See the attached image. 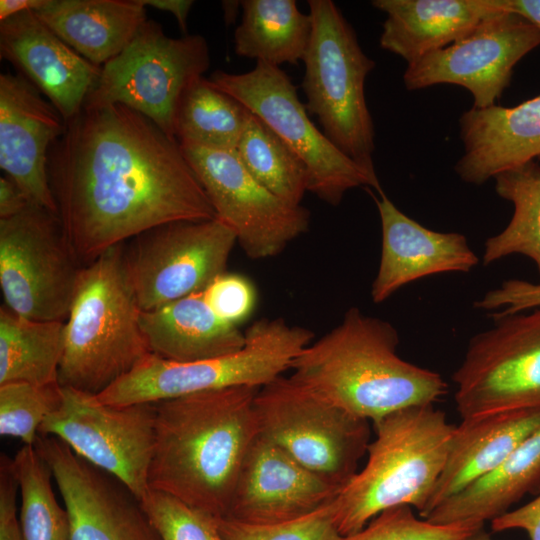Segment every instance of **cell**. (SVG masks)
I'll return each instance as SVG.
<instances>
[{
  "instance_id": "obj_1",
  "label": "cell",
  "mask_w": 540,
  "mask_h": 540,
  "mask_svg": "<svg viewBox=\"0 0 540 540\" xmlns=\"http://www.w3.org/2000/svg\"><path fill=\"white\" fill-rule=\"evenodd\" d=\"M65 238L81 266L154 227L216 218L179 142L121 104L82 111L49 152Z\"/></svg>"
},
{
  "instance_id": "obj_2",
  "label": "cell",
  "mask_w": 540,
  "mask_h": 540,
  "mask_svg": "<svg viewBox=\"0 0 540 540\" xmlns=\"http://www.w3.org/2000/svg\"><path fill=\"white\" fill-rule=\"evenodd\" d=\"M259 389H214L156 402L149 488L227 517L244 458L259 435Z\"/></svg>"
},
{
  "instance_id": "obj_3",
  "label": "cell",
  "mask_w": 540,
  "mask_h": 540,
  "mask_svg": "<svg viewBox=\"0 0 540 540\" xmlns=\"http://www.w3.org/2000/svg\"><path fill=\"white\" fill-rule=\"evenodd\" d=\"M398 345L392 324L352 307L294 359L290 377L372 423L404 408L433 405L446 395L448 384L439 373L402 359Z\"/></svg>"
},
{
  "instance_id": "obj_4",
  "label": "cell",
  "mask_w": 540,
  "mask_h": 540,
  "mask_svg": "<svg viewBox=\"0 0 540 540\" xmlns=\"http://www.w3.org/2000/svg\"><path fill=\"white\" fill-rule=\"evenodd\" d=\"M373 426L376 438L368 445L364 468L332 502L334 521L343 537L397 506L414 507L424 518L455 429L433 405L395 411Z\"/></svg>"
},
{
  "instance_id": "obj_5",
  "label": "cell",
  "mask_w": 540,
  "mask_h": 540,
  "mask_svg": "<svg viewBox=\"0 0 540 540\" xmlns=\"http://www.w3.org/2000/svg\"><path fill=\"white\" fill-rule=\"evenodd\" d=\"M123 244L83 267L64 328L58 383L98 395L152 352Z\"/></svg>"
},
{
  "instance_id": "obj_6",
  "label": "cell",
  "mask_w": 540,
  "mask_h": 540,
  "mask_svg": "<svg viewBox=\"0 0 540 540\" xmlns=\"http://www.w3.org/2000/svg\"><path fill=\"white\" fill-rule=\"evenodd\" d=\"M312 32L303 62L306 109L326 137L372 176L375 130L365 97V81L375 62L331 0H309Z\"/></svg>"
},
{
  "instance_id": "obj_7",
  "label": "cell",
  "mask_w": 540,
  "mask_h": 540,
  "mask_svg": "<svg viewBox=\"0 0 540 540\" xmlns=\"http://www.w3.org/2000/svg\"><path fill=\"white\" fill-rule=\"evenodd\" d=\"M313 338L309 329L282 318L258 320L247 328L245 344L236 352L194 362L169 361L151 353L97 397L124 406L214 389L261 388L290 369Z\"/></svg>"
},
{
  "instance_id": "obj_8",
  "label": "cell",
  "mask_w": 540,
  "mask_h": 540,
  "mask_svg": "<svg viewBox=\"0 0 540 540\" xmlns=\"http://www.w3.org/2000/svg\"><path fill=\"white\" fill-rule=\"evenodd\" d=\"M254 408L260 434L326 482L341 490L358 472L370 421L283 375L258 390Z\"/></svg>"
},
{
  "instance_id": "obj_9",
  "label": "cell",
  "mask_w": 540,
  "mask_h": 540,
  "mask_svg": "<svg viewBox=\"0 0 540 540\" xmlns=\"http://www.w3.org/2000/svg\"><path fill=\"white\" fill-rule=\"evenodd\" d=\"M209 66V48L202 35L172 38L160 24L146 20L130 43L101 66L83 108L121 104L175 138L180 100Z\"/></svg>"
},
{
  "instance_id": "obj_10",
  "label": "cell",
  "mask_w": 540,
  "mask_h": 540,
  "mask_svg": "<svg viewBox=\"0 0 540 540\" xmlns=\"http://www.w3.org/2000/svg\"><path fill=\"white\" fill-rule=\"evenodd\" d=\"M210 84L234 97L258 116L305 164L308 191L336 206L347 191L360 187L382 190L372 176L340 151L310 120L296 86L279 68L263 61L246 73L215 71Z\"/></svg>"
},
{
  "instance_id": "obj_11",
  "label": "cell",
  "mask_w": 540,
  "mask_h": 540,
  "mask_svg": "<svg viewBox=\"0 0 540 540\" xmlns=\"http://www.w3.org/2000/svg\"><path fill=\"white\" fill-rule=\"evenodd\" d=\"M490 316L493 325L470 339L452 375L462 419L540 410V307Z\"/></svg>"
},
{
  "instance_id": "obj_12",
  "label": "cell",
  "mask_w": 540,
  "mask_h": 540,
  "mask_svg": "<svg viewBox=\"0 0 540 540\" xmlns=\"http://www.w3.org/2000/svg\"><path fill=\"white\" fill-rule=\"evenodd\" d=\"M82 269L57 213L31 203L0 219V288L12 312L65 322Z\"/></svg>"
},
{
  "instance_id": "obj_13",
  "label": "cell",
  "mask_w": 540,
  "mask_h": 540,
  "mask_svg": "<svg viewBox=\"0 0 540 540\" xmlns=\"http://www.w3.org/2000/svg\"><path fill=\"white\" fill-rule=\"evenodd\" d=\"M236 242L217 217L170 222L132 238L124 258L141 311L204 291L226 272Z\"/></svg>"
},
{
  "instance_id": "obj_14",
  "label": "cell",
  "mask_w": 540,
  "mask_h": 540,
  "mask_svg": "<svg viewBox=\"0 0 540 540\" xmlns=\"http://www.w3.org/2000/svg\"><path fill=\"white\" fill-rule=\"evenodd\" d=\"M60 387L59 403L41 423L39 434L61 439L141 500L150 490L155 403L111 405L97 395Z\"/></svg>"
},
{
  "instance_id": "obj_15",
  "label": "cell",
  "mask_w": 540,
  "mask_h": 540,
  "mask_svg": "<svg viewBox=\"0 0 540 540\" xmlns=\"http://www.w3.org/2000/svg\"><path fill=\"white\" fill-rule=\"evenodd\" d=\"M180 147L216 217L232 228L238 244L251 259L276 256L307 231L309 211L281 200L262 186L235 150L190 144Z\"/></svg>"
},
{
  "instance_id": "obj_16",
  "label": "cell",
  "mask_w": 540,
  "mask_h": 540,
  "mask_svg": "<svg viewBox=\"0 0 540 540\" xmlns=\"http://www.w3.org/2000/svg\"><path fill=\"white\" fill-rule=\"evenodd\" d=\"M539 45L540 30L502 8L463 38L407 65L404 85L409 91L458 85L472 95V107L489 108L510 85L515 65Z\"/></svg>"
},
{
  "instance_id": "obj_17",
  "label": "cell",
  "mask_w": 540,
  "mask_h": 540,
  "mask_svg": "<svg viewBox=\"0 0 540 540\" xmlns=\"http://www.w3.org/2000/svg\"><path fill=\"white\" fill-rule=\"evenodd\" d=\"M34 447L63 499L71 540H162L140 500L119 479L57 437L38 434Z\"/></svg>"
},
{
  "instance_id": "obj_18",
  "label": "cell",
  "mask_w": 540,
  "mask_h": 540,
  "mask_svg": "<svg viewBox=\"0 0 540 540\" xmlns=\"http://www.w3.org/2000/svg\"><path fill=\"white\" fill-rule=\"evenodd\" d=\"M65 128L58 110L24 76L0 75V167L32 204L57 214L48 162Z\"/></svg>"
},
{
  "instance_id": "obj_19",
  "label": "cell",
  "mask_w": 540,
  "mask_h": 540,
  "mask_svg": "<svg viewBox=\"0 0 540 540\" xmlns=\"http://www.w3.org/2000/svg\"><path fill=\"white\" fill-rule=\"evenodd\" d=\"M339 492L259 432L244 458L227 517L251 524L286 522L332 502Z\"/></svg>"
},
{
  "instance_id": "obj_20",
  "label": "cell",
  "mask_w": 540,
  "mask_h": 540,
  "mask_svg": "<svg viewBox=\"0 0 540 540\" xmlns=\"http://www.w3.org/2000/svg\"><path fill=\"white\" fill-rule=\"evenodd\" d=\"M0 56L47 97L65 122L82 111L101 71L31 10L0 21Z\"/></svg>"
},
{
  "instance_id": "obj_21",
  "label": "cell",
  "mask_w": 540,
  "mask_h": 540,
  "mask_svg": "<svg viewBox=\"0 0 540 540\" xmlns=\"http://www.w3.org/2000/svg\"><path fill=\"white\" fill-rule=\"evenodd\" d=\"M381 256L371 297L381 303L403 286L440 273L469 272L479 259L463 234L433 231L399 210L381 191Z\"/></svg>"
},
{
  "instance_id": "obj_22",
  "label": "cell",
  "mask_w": 540,
  "mask_h": 540,
  "mask_svg": "<svg viewBox=\"0 0 540 540\" xmlns=\"http://www.w3.org/2000/svg\"><path fill=\"white\" fill-rule=\"evenodd\" d=\"M464 152L459 178L481 185L501 172L540 160V95L513 107L470 108L459 119Z\"/></svg>"
},
{
  "instance_id": "obj_23",
  "label": "cell",
  "mask_w": 540,
  "mask_h": 540,
  "mask_svg": "<svg viewBox=\"0 0 540 540\" xmlns=\"http://www.w3.org/2000/svg\"><path fill=\"white\" fill-rule=\"evenodd\" d=\"M540 428V410H517L462 419L430 496L425 519L448 498L499 466Z\"/></svg>"
},
{
  "instance_id": "obj_24",
  "label": "cell",
  "mask_w": 540,
  "mask_h": 540,
  "mask_svg": "<svg viewBox=\"0 0 540 540\" xmlns=\"http://www.w3.org/2000/svg\"><path fill=\"white\" fill-rule=\"evenodd\" d=\"M386 14L379 44L410 65L468 34L502 10L499 0H374Z\"/></svg>"
},
{
  "instance_id": "obj_25",
  "label": "cell",
  "mask_w": 540,
  "mask_h": 540,
  "mask_svg": "<svg viewBox=\"0 0 540 540\" xmlns=\"http://www.w3.org/2000/svg\"><path fill=\"white\" fill-rule=\"evenodd\" d=\"M140 325L152 354L174 362L224 356L245 344V332L219 317L203 291L141 311Z\"/></svg>"
},
{
  "instance_id": "obj_26",
  "label": "cell",
  "mask_w": 540,
  "mask_h": 540,
  "mask_svg": "<svg viewBox=\"0 0 540 540\" xmlns=\"http://www.w3.org/2000/svg\"><path fill=\"white\" fill-rule=\"evenodd\" d=\"M34 12L72 49L99 67L117 56L147 20L139 0H46Z\"/></svg>"
},
{
  "instance_id": "obj_27",
  "label": "cell",
  "mask_w": 540,
  "mask_h": 540,
  "mask_svg": "<svg viewBox=\"0 0 540 540\" xmlns=\"http://www.w3.org/2000/svg\"><path fill=\"white\" fill-rule=\"evenodd\" d=\"M539 489L540 428L499 466L439 504L425 519L436 524H484L508 512L527 493Z\"/></svg>"
},
{
  "instance_id": "obj_28",
  "label": "cell",
  "mask_w": 540,
  "mask_h": 540,
  "mask_svg": "<svg viewBox=\"0 0 540 540\" xmlns=\"http://www.w3.org/2000/svg\"><path fill=\"white\" fill-rule=\"evenodd\" d=\"M234 32L235 53L275 66L303 60L312 32L309 13L295 0H243Z\"/></svg>"
},
{
  "instance_id": "obj_29",
  "label": "cell",
  "mask_w": 540,
  "mask_h": 540,
  "mask_svg": "<svg viewBox=\"0 0 540 540\" xmlns=\"http://www.w3.org/2000/svg\"><path fill=\"white\" fill-rule=\"evenodd\" d=\"M63 321H41L0 308V385L58 383L64 348Z\"/></svg>"
},
{
  "instance_id": "obj_30",
  "label": "cell",
  "mask_w": 540,
  "mask_h": 540,
  "mask_svg": "<svg viewBox=\"0 0 540 540\" xmlns=\"http://www.w3.org/2000/svg\"><path fill=\"white\" fill-rule=\"evenodd\" d=\"M250 110L201 77L183 94L174 134L179 144L214 150H235Z\"/></svg>"
},
{
  "instance_id": "obj_31",
  "label": "cell",
  "mask_w": 540,
  "mask_h": 540,
  "mask_svg": "<svg viewBox=\"0 0 540 540\" xmlns=\"http://www.w3.org/2000/svg\"><path fill=\"white\" fill-rule=\"evenodd\" d=\"M495 191L514 206L509 224L485 242L483 265L521 254L540 274V166L530 161L494 177Z\"/></svg>"
},
{
  "instance_id": "obj_32",
  "label": "cell",
  "mask_w": 540,
  "mask_h": 540,
  "mask_svg": "<svg viewBox=\"0 0 540 540\" xmlns=\"http://www.w3.org/2000/svg\"><path fill=\"white\" fill-rule=\"evenodd\" d=\"M235 151L248 172L262 186L291 205H301L308 191L305 164L251 111Z\"/></svg>"
},
{
  "instance_id": "obj_33",
  "label": "cell",
  "mask_w": 540,
  "mask_h": 540,
  "mask_svg": "<svg viewBox=\"0 0 540 540\" xmlns=\"http://www.w3.org/2000/svg\"><path fill=\"white\" fill-rule=\"evenodd\" d=\"M19 483V522L25 540H71V524L53 492L52 472L34 445H24L13 458Z\"/></svg>"
},
{
  "instance_id": "obj_34",
  "label": "cell",
  "mask_w": 540,
  "mask_h": 540,
  "mask_svg": "<svg viewBox=\"0 0 540 540\" xmlns=\"http://www.w3.org/2000/svg\"><path fill=\"white\" fill-rule=\"evenodd\" d=\"M60 385H0V434L34 445L39 427L60 400Z\"/></svg>"
},
{
  "instance_id": "obj_35",
  "label": "cell",
  "mask_w": 540,
  "mask_h": 540,
  "mask_svg": "<svg viewBox=\"0 0 540 540\" xmlns=\"http://www.w3.org/2000/svg\"><path fill=\"white\" fill-rule=\"evenodd\" d=\"M482 523L436 524L415 516L404 505L387 509L365 527L342 540H463L483 528Z\"/></svg>"
},
{
  "instance_id": "obj_36",
  "label": "cell",
  "mask_w": 540,
  "mask_h": 540,
  "mask_svg": "<svg viewBox=\"0 0 540 540\" xmlns=\"http://www.w3.org/2000/svg\"><path fill=\"white\" fill-rule=\"evenodd\" d=\"M162 540H225L217 518L150 489L140 500Z\"/></svg>"
},
{
  "instance_id": "obj_37",
  "label": "cell",
  "mask_w": 540,
  "mask_h": 540,
  "mask_svg": "<svg viewBox=\"0 0 540 540\" xmlns=\"http://www.w3.org/2000/svg\"><path fill=\"white\" fill-rule=\"evenodd\" d=\"M332 502L286 522L251 524L223 517L217 518V523L225 540H342Z\"/></svg>"
},
{
  "instance_id": "obj_38",
  "label": "cell",
  "mask_w": 540,
  "mask_h": 540,
  "mask_svg": "<svg viewBox=\"0 0 540 540\" xmlns=\"http://www.w3.org/2000/svg\"><path fill=\"white\" fill-rule=\"evenodd\" d=\"M203 293L216 314L236 326L250 316L256 303L251 281L235 273L219 275Z\"/></svg>"
},
{
  "instance_id": "obj_39",
  "label": "cell",
  "mask_w": 540,
  "mask_h": 540,
  "mask_svg": "<svg viewBox=\"0 0 540 540\" xmlns=\"http://www.w3.org/2000/svg\"><path fill=\"white\" fill-rule=\"evenodd\" d=\"M476 309L503 314L525 312L540 307V282L520 279L504 281L473 304Z\"/></svg>"
},
{
  "instance_id": "obj_40",
  "label": "cell",
  "mask_w": 540,
  "mask_h": 540,
  "mask_svg": "<svg viewBox=\"0 0 540 540\" xmlns=\"http://www.w3.org/2000/svg\"><path fill=\"white\" fill-rule=\"evenodd\" d=\"M19 483L13 458L0 456V540H25L17 515Z\"/></svg>"
},
{
  "instance_id": "obj_41",
  "label": "cell",
  "mask_w": 540,
  "mask_h": 540,
  "mask_svg": "<svg viewBox=\"0 0 540 540\" xmlns=\"http://www.w3.org/2000/svg\"><path fill=\"white\" fill-rule=\"evenodd\" d=\"M491 528L494 532L522 529L527 532L530 540H540V496L493 519Z\"/></svg>"
},
{
  "instance_id": "obj_42",
  "label": "cell",
  "mask_w": 540,
  "mask_h": 540,
  "mask_svg": "<svg viewBox=\"0 0 540 540\" xmlns=\"http://www.w3.org/2000/svg\"><path fill=\"white\" fill-rule=\"evenodd\" d=\"M31 202L19 186L7 176L0 178V219L21 213Z\"/></svg>"
},
{
  "instance_id": "obj_43",
  "label": "cell",
  "mask_w": 540,
  "mask_h": 540,
  "mask_svg": "<svg viewBox=\"0 0 540 540\" xmlns=\"http://www.w3.org/2000/svg\"><path fill=\"white\" fill-rule=\"evenodd\" d=\"M146 6L171 13L177 20L183 33L187 30V18L194 4L192 0H139Z\"/></svg>"
},
{
  "instance_id": "obj_44",
  "label": "cell",
  "mask_w": 540,
  "mask_h": 540,
  "mask_svg": "<svg viewBox=\"0 0 540 540\" xmlns=\"http://www.w3.org/2000/svg\"><path fill=\"white\" fill-rule=\"evenodd\" d=\"M504 10L516 13L540 30V0H499Z\"/></svg>"
},
{
  "instance_id": "obj_45",
  "label": "cell",
  "mask_w": 540,
  "mask_h": 540,
  "mask_svg": "<svg viewBox=\"0 0 540 540\" xmlns=\"http://www.w3.org/2000/svg\"><path fill=\"white\" fill-rule=\"evenodd\" d=\"M45 1L46 0H1L0 21L23 11H35L40 8Z\"/></svg>"
},
{
  "instance_id": "obj_46",
  "label": "cell",
  "mask_w": 540,
  "mask_h": 540,
  "mask_svg": "<svg viewBox=\"0 0 540 540\" xmlns=\"http://www.w3.org/2000/svg\"><path fill=\"white\" fill-rule=\"evenodd\" d=\"M238 6H240L239 1H223L222 7L224 11V18L226 23L230 24L235 21Z\"/></svg>"
},
{
  "instance_id": "obj_47",
  "label": "cell",
  "mask_w": 540,
  "mask_h": 540,
  "mask_svg": "<svg viewBox=\"0 0 540 540\" xmlns=\"http://www.w3.org/2000/svg\"><path fill=\"white\" fill-rule=\"evenodd\" d=\"M463 540H492V539L490 535L486 533L482 528Z\"/></svg>"
}]
</instances>
